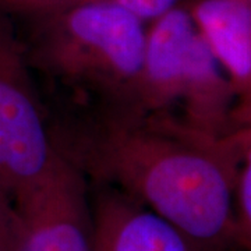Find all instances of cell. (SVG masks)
I'll use <instances>...</instances> for the list:
<instances>
[{
  "label": "cell",
  "mask_w": 251,
  "mask_h": 251,
  "mask_svg": "<svg viewBox=\"0 0 251 251\" xmlns=\"http://www.w3.org/2000/svg\"><path fill=\"white\" fill-rule=\"evenodd\" d=\"M190 13L244 106L251 88L250 1L200 0Z\"/></svg>",
  "instance_id": "7"
},
{
  "label": "cell",
  "mask_w": 251,
  "mask_h": 251,
  "mask_svg": "<svg viewBox=\"0 0 251 251\" xmlns=\"http://www.w3.org/2000/svg\"><path fill=\"white\" fill-rule=\"evenodd\" d=\"M244 1H250V0H244Z\"/></svg>",
  "instance_id": "11"
},
{
  "label": "cell",
  "mask_w": 251,
  "mask_h": 251,
  "mask_svg": "<svg viewBox=\"0 0 251 251\" xmlns=\"http://www.w3.org/2000/svg\"><path fill=\"white\" fill-rule=\"evenodd\" d=\"M119 4L135 17L140 18L143 23L145 21H155L171 10L177 7L179 0H110Z\"/></svg>",
  "instance_id": "9"
},
{
  "label": "cell",
  "mask_w": 251,
  "mask_h": 251,
  "mask_svg": "<svg viewBox=\"0 0 251 251\" xmlns=\"http://www.w3.org/2000/svg\"><path fill=\"white\" fill-rule=\"evenodd\" d=\"M249 134L216 138L135 108L95 109L50 128L56 150L87 180L134 198L202 251L234 240V181Z\"/></svg>",
  "instance_id": "1"
},
{
  "label": "cell",
  "mask_w": 251,
  "mask_h": 251,
  "mask_svg": "<svg viewBox=\"0 0 251 251\" xmlns=\"http://www.w3.org/2000/svg\"><path fill=\"white\" fill-rule=\"evenodd\" d=\"M147 28L110 0H87L66 11L35 50L31 69L44 72L73 98L95 109L134 108L144 70Z\"/></svg>",
  "instance_id": "2"
},
{
  "label": "cell",
  "mask_w": 251,
  "mask_h": 251,
  "mask_svg": "<svg viewBox=\"0 0 251 251\" xmlns=\"http://www.w3.org/2000/svg\"><path fill=\"white\" fill-rule=\"evenodd\" d=\"M0 251H14V209L10 196L0 187Z\"/></svg>",
  "instance_id": "10"
},
{
  "label": "cell",
  "mask_w": 251,
  "mask_h": 251,
  "mask_svg": "<svg viewBox=\"0 0 251 251\" xmlns=\"http://www.w3.org/2000/svg\"><path fill=\"white\" fill-rule=\"evenodd\" d=\"M234 240L250 246L251 234V155H246L239 168L233 190Z\"/></svg>",
  "instance_id": "8"
},
{
  "label": "cell",
  "mask_w": 251,
  "mask_h": 251,
  "mask_svg": "<svg viewBox=\"0 0 251 251\" xmlns=\"http://www.w3.org/2000/svg\"><path fill=\"white\" fill-rule=\"evenodd\" d=\"M239 100L188 10L175 7L153 21L135 109L226 138L246 130L239 128Z\"/></svg>",
  "instance_id": "3"
},
{
  "label": "cell",
  "mask_w": 251,
  "mask_h": 251,
  "mask_svg": "<svg viewBox=\"0 0 251 251\" xmlns=\"http://www.w3.org/2000/svg\"><path fill=\"white\" fill-rule=\"evenodd\" d=\"M11 202L14 251H94L90 181L63 155Z\"/></svg>",
  "instance_id": "5"
},
{
  "label": "cell",
  "mask_w": 251,
  "mask_h": 251,
  "mask_svg": "<svg viewBox=\"0 0 251 251\" xmlns=\"http://www.w3.org/2000/svg\"><path fill=\"white\" fill-rule=\"evenodd\" d=\"M91 206L94 251H202L177 227L110 186L97 184Z\"/></svg>",
  "instance_id": "6"
},
{
  "label": "cell",
  "mask_w": 251,
  "mask_h": 251,
  "mask_svg": "<svg viewBox=\"0 0 251 251\" xmlns=\"http://www.w3.org/2000/svg\"><path fill=\"white\" fill-rule=\"evenodd\" d=\"M31 72L27 52L0 23V187L10 198L41 181L62 158Z\"/></svg>",
  "instance_id": "4"
}]
</instances>
